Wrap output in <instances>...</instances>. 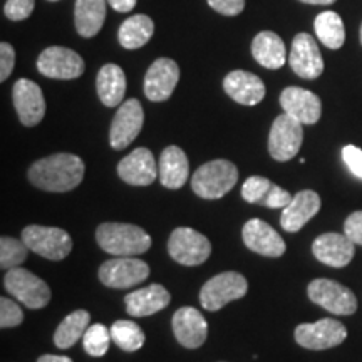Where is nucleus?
<instances>
[{
  "label": "nucleus",
  "mask_w": 362,
  "mask_h": 362,
  "mask_svg": "<svg viewBox=\"0 0 362 362\" xmlns=\"http://www.w3.org/2000/svg\"><path fill=\"white\" fill-rule=\"evenodd\" d=\"M84 178V161L71 153L42 158L29 168V181L35 188L66 193L79 187Z\"/></svg>",
  "instance_id": "f257e3e1"
},
{
  "label": "nucleus",
  "mask_w": 362,
  "mask_h": 362,
  "mask_svg": "<svg viewBox=\"0 0 362 362\" xmlns=\"http://www.w3.org/2000/svg\"><path fill=\"white\" fill-rule=\"evenodd\" d=\"M300 2L310 4V6H330V4H334L336 0H300Z\"/></svg>",
  "instance_id": "c03bdc74"
},
{
  "label": "nucleus",
  "mask_w": 362,
  "mask_h": 362,
  "mask_svg": "<svg viewBox=\"0 0 362 362\" xmlns=\"http://www.w3.org/2000/svg\"><path fill=\"white\" fill-rule=\"evenodd\" d=\"M317 39L329 49H341L346 42V27L341 16L332 11L320 12L314 21Z\"/></svg>",
  "instance_id": "7c9ffc66"
},
{
  "label": "nucleus",
  "mask_w": 362,
  "mask_h": 362,
  "mask_svg": "<svg viewBox=\"0 0 362 362\" xmlns=\"http://www.w3.org/2000/svg\"><path fill=\"white\" fill-rule=\"evenodd\" d=\"M243 243L259 255L277 259L285 253V242L280 235L265 221L259 218L248 220L242 230Z\"/></svg>",
  "instance_id": "aec40b11"
},
{
  "label": "nucleus",
  "mask_w": 362,
  "mask_h": 362,
  "mask_svg": "<svg viewBox=\"0 0 362 362\" xmlns=\"http://www.w3.org/2000/svg\"><path fill=\"white\" fill-rule=\"evenodd\" d=\"M208 6L221 16H238L245 7V0H208Z\"/></svg>",
  "instance_id": "a19ab883"
},
{
  "label": "nucleus",
  "mask_w": 362,
  "mask_h": 362,
  "mask_svg": "<svg viewBox=\"0 0 362 362\" xmlns=\"http://www.w3.org/2000/svg\"><path fill=\"white\" fill-rule=\"evenodd\" d=\"M320 197L312 189H304L293 194L292 202L284 208L280 216V225L285 232L296 233L304 226L307 221L319 214Z\"/></svg>",
  "instance_id": "4be33fe9"
},
{
  "label": "nucleus",
  "mask_w": 362,
  "mask_h": 362,
  "mask_svg": "<svg viewBox=\"0 0 362 362\" xmlns=\"http://www.w3.org/2000/svg\"><path fill=\"white\" fill-rule=\"evenodd\" d=\"M4 287L12 297L22 302L27 309H42L51 302L49 285L42 279H39L37 275H34L33 272L21 269V267L7 270L6 279H4Z\"/></svg>",
  "instance_id": "39448f33"
},
{
  "label": "nucleus",
  "mask_w": 362,
  "mask_h": 362,
  "mask_svg": "<svg viewBox=\"0 0 362 362\" xmlns=\"http://www.w3.org/2000/svg\"><path fill=\"white\" fill-rule=\"evenodd\" d=\"M280 106L288 116L302 124H315L322 115V103L319 96L312 90L296 88V86L282 90Z\"/></svg>",
  "instance_id": "f3484780"
},
{
  "label": "nucleus",
  "mask_w": 362,
  "mask_h": 362,
  "mask_svg": "<svg viewBox=\"0 0 362 362\" xmlns=\"http://www.w3.org/2000/svg\"><path fill=\"white\" fill-rule=\"evenodd\" d=\"M361 44H362V24H361Z\"/></svg>",
  "instance_id": "a18cd8bd"
},
{
  "label": "nucleus",
  "mask_w": 362,
  "mask_h": 362,
  "mask_svg": "<svg viewBox=\"0 0 362 362\" xmlns=\"http://www.w3.org/2000/svg\"><path fill=\"white\" fill-rule=\"evenodd\" d=\"M238 181V170L232 161L215 160L205 163L192 176V189L205 200L225 197Z\"/></svg>",
  "instance_id": "7ed1b4c3"
},
{
  "label": "nucleus",
  "mask_w": 362,
  "mask_h": 362,
  "mask_svg": "<svg viewBox=\"0 0 362 362\" xmlns=\"http://www.w3.org/2000/svg\"><path fill=\"white\" fill-rule=\"evenodd\" d=\"M96 240L104 252L115 257L141 255L151 247V237L141 226L131 223H103L96 230Z\"/></svg>",
  "instance_id": "f03ea898"
},
{
  "label": "nucleus",
  "mask_w": 362,
  "mask_h": 362,
  "mask_svg": "<svg viewBox=\"0 0 362 362\" xmlns=\"http://www.w3.org/2000/svg\"><path fill=\"white\" fill-rule=\"evenodd\" d=\"M22 242L47 260H64L72 250V238L62 228L29 225L22 230Z\"/></svg>",
  "instance_id": "20e7f679"
},
{
  "label": "nucleus",
  "mask_w": 362,
  "mask_h": 362,
  "mask_svg": "<svg viewBox=\"0 0 362 362\" xmlns=\"http://www.w3.org/2000/svg\"><path fill=\"white\" fill-rule=\"evenodd\" d=\"M243 200L267 208H285L292 202V194L264 176H250L242 187Z\"/></svg>",
  "instance_id": "5701e85b"
},
{
  "label": "nucleus",
  "mask_w": 362,
  "mask_h": 362,
  "mask_svg": "<svg viewBox=\"0 0 362 362\" xmlns=\"http://www.w3.org/2000/svg\"><path fill=\"white\" fill-rule=\"evenodd\" d=\"M252 56L267 69H280L287 61V49L280 35L272 30H264L253 39Z\"/></svg>",
  "instance_id": "bb28decb"
},
{
  "label": "nucleus",
  "mask_w": 362,
  "mask_h": 362,
  "mask_svg": "<svg viewBox=\"0 0 362 362\" xmlns=\"http://www.w3.org/2000/svg\"><path fill=\"white\" fill-rule=\"evenodd\" d=\"M171 325L176 341L187 349H198L206 341L208 324L194 307H181L176 310Z\"/></svg>",
  "instance_id": "412c9836"
},
{
  "label": "nucleus",
  "mask_w": 362,
  "mask_h": 362,
  "mask_svg": "<svg viewBox=\"0 0 362 362\" xmlns=\"http://www.w3.org/2000/svg\"><path fill=\"white\" fill-rule=\"evenodd\" d=\"M112 341L111 329H107L103 324L89 325L83 337L84 351L93 357H103L110 349V344Z\"/></svg>",
  "instance_id": "f704fd0d"
},
{
  "label": "nucleus",
  "mask_w": 362,
  "mask_h": 362,
  "mask_svg": "<svg viewBox=\"0 0 362 362\" xmlns=\"http://www.w3.org/2000/svg\"><path fill=\"white\" fill-rule=\"evenodd\" d=\"M344 233L349 237L356 245H362V211H354L347 216L344 223Z\"/></svg>",
  "instance_id": "ea45409f"
},
{
  "label": "nucleus",
  "mask_w": 362,
  "mask_h": 362,
  "mask_svg": "<svg viewBox=\"0 0 362 362\" xmlns=\"http://www.w3.org/2000/svg\"><path fill=\"white\" fill-rule=\"evenodd\" d=\"M37 71L51 79H76L84 72V61L71 49L52 45L40 52Z\"/></svg>",
  "instance_id": "f8f14e48"
},
{
  "label": "nucleus",
  "mask_w": 362,
  "mask_h": 362,
  "mask_svg": "<svg viewBox=\"0 0 362 362\" xmlns=\"http://www.w3.org/2000/svg\"><path fill=\"white\" fill-rule=\"evenodd\" d=\"M117 175L133 187H148L158 176L155 156L148 148H136L117 165Z\"/></svg>",
  "instance_id": "6ab92c4d"
},
{
  "label": "nucleus",
  "mask_w": 362,
  "mask_h": 362,
  "mask_svg": "<svg viewBox=\"0 0 362 362\" xmlns=\"http://www.w3.org/2000/svg\"><path fill=\"white\" fill-rule=\"evenodd\" d=\"M180 81V67L173 59L160 57L144 76V94L149 101L161 103L171 98Z\"/></svg>",
  "instance_id": "dca6fc26"
},
{
  "label": "nucleus",
  "mask_w": 362,
  "mask_h": 362,
  "mask_svg": "<svg viewBox=\"0 0 362 362\" xmlns=\"http://www.w3.org/2000/svg\"><path fill=\"white\" fill-rule=\"evenodd\" d=\"M12 101L24 126H37L44 119L45 99L42 89L30 79H19L12 88Z\"/></svg>",
  "instance_id": "4468645a"
},
{
  "label": "nucleus",
  "mask_w": 362,
  "mask_h": 362,
  "mask_svg": "<svg viewBox=\"0 0 362 362\" xmlns=\"http://www.w3.org/2000/svg\"><path fill=\"white\" fill-rule=\"evenodd\" d=\"M13 64H16V51L11 44H0V81H7L8 76L12 74Z\"/></svg>",
  "instance_id": "58836bf2"
},
{
  "label": "nucleus",
  "mask_w": 362,
  "mask_h": 362,
  "mask_svg": "<svg viewBox=\"0 0 362 362\" xmlns=\"http://www.w3.org/2000/svg\"><path fill=\"white\" fill-rule=\"evenodd\" d=\"M107 0H76V30L83 37H94L106 19Z\"/></svg>",
  "instance_id": "c85d7f7f"
},
{
  "label": "nucleus",
  "mask_w": 362,
  "mask_h": 362,
  "mask_svg": "<svg viewBox=\"0 0 362 362\" xmlns=\"http://www.w3.org/2000/svg\"><path fill=\"white\" fill-rule=\"evenodd\" d=\"M49 2H57V0H49Z\"/></svg>",
  "instance_id": "49530a36"
},
{
  "label": "nucleus",
  "mask_w": 362,
  "mask_h": 362,
  "mask_svg": "<svg viewBox=\"0 0 362 362\" xmlns=\"http://www.w3.org/2000/svg\"><path fill=\"white\" fill-rule=\"evenodd\" d=\"M98 96L107 107H116L123 103L126 93V76L116 64H106L98 72Z\"/></svg>",
  "instance_id": "cd10ccee"
},
{
  "label": "nucleus",
  "mask_w": 362,
  "mask_h": 362,
  "mask_svg": "<svg viewBox=\"0 0 362 362\" xmlns=\"http://www.w3.org/2000/svg\"><path fill=\"white\" fill-rule=\"evenodd\" d=\"M168 252L171 259L181 265L193 267L208 260L211 253V243L205 235L187 226L173 230L168 240Z\"/></svg>",
  "instance_id": "6e6552de"
},
{
  "label": "nucleus",
  "mask_w": 362,
  "mask_h": 362,
  "mask_svg": "<svg viewBox=\"0 0 362 362\" xmlns=\"http://www.w3.org/2000/svg\"><path fill=\"white\" fill-rule=\"evenodd\" d=\"M24 320V312L11 298H0V327L8 329L21 325Z\"/></svg>",
  "instance_id": "c9c22d12"
},
{
  "label": "nucleus",
  "mask_w": 362,
  "mask_h": 362,
  "mask_svg": "<svg viewBox=\"0 0 362 362\" xmlns=\"http://www.w3.org/2000/svg\"><path fill=\"white\" fill-rule=\"evenodd\" d=\"M307 296L314 304L336 315H351L357 310V298L354 293L336 280H312L307 287Z\"/></svg>",
  "instance_id": "0eeeda50"
},
{
  "label": "nucleus",
  "mask_w": 362,
  "mask_h": 362,
  "mask_svg": "<svg viewBox=\"0 0 362 362\" xmlns=\"http://www.w3.org/2000/svg\"><path fill=\"white\" fill-rule=\"evenodd\" d=\"M342 160L351 173L362 180V149L354 144H347L342 148Z\"/></svg>",
  "instance_id": "4c0bfd02"
},
{
  "label": "nucleus",
  "mask_w": 362,
  "mask_h": 362,
  "mask_svg": "<svg viewBox=\"0 0 362 362\" xmlns=\"http://www.w3.org/2000/svg\"><path fill=\"white\" fill-rule=\"evenodd\" d=\"M170 302V292L161 284H151L124 297L126 309H128V314L133 317H148L156 314V312L168 307Z\"/></svg>",
  "instance_id": "393cba45"
},
{
  "label": "nucleus",
  "mask_w": 362,
  "mask_h": 362,
  "mask_svg": "<svg viewBox=\"0 0 362 362\" xmlns=\"http://www.w3.org/2000/svg\"><path fill=\"white\" fill-rule=\"evenodd\" d=\"M37 362H74L67 356H54V354H44L40 356Z\"/></svg>",
  "instance_id": "37998d69"
},
{
  "label": "nucleus",
  "mask_w": 362,
  "mask_h": 362,
  "mask_svg": "<svg viewBox=\"0 0 362 362\" xmlns=\"http://www.w3.org/2000/svg\"><path fill=\"white\" fill-rule=\"evenodd\" d=\"M347 337L346 325L336 319H320L314 324H300L296 329L298 346L310 351H324L342 344Z\"/></svg>",
  "instance_id": "9d476101"
},
{
  "label": "nucleus",
  "mask_w": 362,
  "mask_h": 362,
  "mask_svg": "<svg viewBox=\"0 0 362 362\" xmlns=\"http://www.w3.org/2000/svg\"><path fill=\"white\" fill-rule=\"evenodd\" d=\"M29 247L21 240L12 237L0 238V267L4 270H12L21 267L27 259Z\"/></svg>",
  "instance_id": "72a5a7b5"
},
{
  "label": "nucleus",
  "mask_w": 362,
  "mask_h": 362,
  "mask_svg": "<svg viewBox=\"0 0 362 362\" xmlns=\"http://www.w3.org/2000/svg\"><path fill=\"white\" fill-rule=\"evenodd\" d=\"M223 89L233 101L243 106H255L265 98V84L248 71H232L223 79Z\"/></svg>",
  "instance_id": "b1692460"
},
{
  "label": "nucleus",
  "mask_w": 362,
  "mask_h": 362,
  "mask_svg": "<svg viewBox=\"0 0 362 362\" xmlns=\"http://www.w3.org/2000/svg\"><path fill=\"white\" fill-rule=\"evenodd\" d=\"M304 141L302 123L287 112L275 117L269 134V153L275 161H288L297 155Z\"/></svg>",
  "instance_id": "1a4fd4ad"
},
{
  "label": "nucleus",
  "mask_w": 362,
  "mask_h": 362,
  "mask_svg": "<svg viewBox=\"0 0 362 362\" xmlns=\"http://www.w3.org/2000/svg\"><path fill=\"white\" fill-rule=\"evenodd\" d=\"M292 71L302 79H317L324 72V59L312 35L302 33L293 37L291 56Z\"/></svg>",
  "instance_id": "2eb2a0df"
},
{
  "label": "nucleus",
  "mask_w": 362,
  "mask_h": 362,
  "mask_svg": "<svg viewBox=\"0 0 362 362\" xmlns=\"http://www.w3.org/2000/svg\"><path fill=\"white\" fill-rule=\"evenodd\" d=\"M90 315L86 310H74L59 324L54 334V344L59 349H69L79 339L84 337L89 327Z\"/></svg>",
  "instance_id": "2f4dec72"
},
{
  "label": "nucleus",
  "mask_w": 362,
  "mask_h": 362,
  "mask_svg": "<svg viewBox=\"0 0 362 362\" xmlns=\"http://www.w3.org/2000/svg\"><path fill=\"white\" fill-rule=\"evenodd\" d=\"M356 243L346 233H324L312 243V253L319 262L342 269L354 259Z\"/></svg>",
  "instance_id": "a211bd4d"
},
{
  "label": "nucleus",
  "mask_w": 362,
  "mask_h": 362,
  "mask_svg": "<svg viewBox=\"0 0 362 362\" xmlns=\"http://www.w3.org/2000/svg\"><path fill=\"white\" fill-rule=\"evenodd\" d=\"M34 7L35 0H7L4 12H6L7 19L19 22L27 19L34 12Z\"/></svg>",
  "instance_id": "e433bc0d"
},
{
  "label": "nucleus",
  "mask_w": 362,
  "mask_h": 362,
  "mask_svg": "<svg viewBox=\"0 0 362 362\" xmlns=\"http://www.w3.org/2000/svg\"><path fill=\"white\" fill-rule=\"evenodd\" d=\"M158 173L165 188L180 189L183 187L189 176V163L183 149L178 146L163 149L160 163H158Z\"/></svg>",
  "instance_id": "a878e982"
},
{
  "label": "nucleus",
  "mask_w": 362,
  "mask_h": 362,
  "mask_svg": "<svg viewBox=\"0 0 362 362\" xmlns=\"http://www.w3.org/2000/svg\"><path fill=\"white\" fill-rule=\"evenodd\" d=\"M153 33H155V22L151 21V17L138 13V16L129 17L121 24L119 30H117V40L124 49L133 51V49L146 45L149 39L153 37Z\"/></svg>",
  "instance_id": "c756f323"
},
{
  "label": "nucleus",
  "mask_w": 362,
  "mask_h": 362,
  "mask_svg": "<svg viewBox=\"0 0 362 362\" xmlns=\"http://www.w3.org/2000/svg\"><path fill=\"white\" fill-rule=\"evenodd\" d=\"M144 123V111L138 99H128L119 106L111 123L110 144L112 149L121 151L128 148L141 133Z\"/></svg>",
  "instance_id": "9b49d317"
},
{
  "label": "nucleus",
  "mask_w": 362,
  "mask_h": 362,
  "mask_svg": "<svg viewBox=\"0 0 362 362\" xmlns=\"http://www.w3.org/2000/svg\"><path fill=\"white\" fill-rule=\"evenodd\" d=\"M138 0H107V4L115 8L116 12H131Z\"/></svg>",
  "instance_id": "79ce46f5"
},
{
  "label": "nucleus",
  "mask_w": 362,
  "mask_h": 362,
  "mask_svg": "<svg viewBox=\"0 0 362 362\" xmlns=\"http://www.w3.org/2000/svg\"><path fill=\"white\" fill-rule=\"evenodd\" d=\"M111 337L112 342L126 352L139 351L144 344L143 329L131 320H116L111 325Z\"/></svg>",
  "instance_id": "473e14b6"
},
{
  "label": "nucleus",
  "mask_w": 362,
  "mask_h": 362,
  "mask_svg": "<svg viewBox=\"0 0 362 362\" xmlns=\"http://www.w3.org/2000/svg\"><path fill=\"white\" fill-rule=\"evenodd\" d=\"M149 277L146 262L129 257H119L104 262L99 269V280L111 288H129Z\"/></svg>",
  "instance_id": "ddd939ff"
},
{
  "label": "nucleus",
  "mask_w": 362,
  "mask_h": 362,
  "mask_svg": "<svg viewBox=\"0 0 362 362\" xmlns=\"http://www.w3.org/2000/svg\"><path fill=\"white\" fill-rule=\"evenodd\" d=\"M248 291V282L238 272H223L215 275L203 285L200 291V304L203 309L216 312L228 302L238 300Z\"/></svg>",
  "instance_id": "423d86ee"
}]
</instances>
